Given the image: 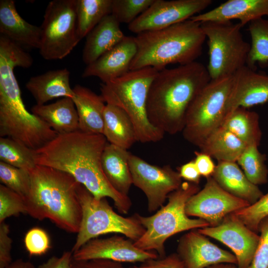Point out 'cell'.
<instances>
[{
    "label": "cell",
    "instance_id": "9a60e30c",
    "mask_svg": "<svg viewBox=\"0 0 268 268\" xmlns=\"http://www.w3.org/2000/svg\"><path fill=\"white\" fill-rule=\"evenodd\" d=\"M201 234L223 243L233 251L238 268H247L252 262L260 237L246 226L232 213L214 227L198 229Z\"/></svg>",
    "mask_w": 268,
    "mask_h": 268
},
{
    "label": "cell",
    "instance_id": "7402d4cb",
    "mask_svg": "<svg viewBox=\"0 0 268 268\" xmlns=\"http://www.w3.org/2000/svg\"><path fill=\"white\" fill-rule=\"evenodd\" d=\"M71 98L78 117L79 130L95 134H103L105 101L100 95L77 84Z\"/></svg>",
    "mask_w": 268,
    "mask_h": 268
},
{
    "label": "cell",
    "instance_id": "6da1fadb",
    "mask_svg": "<svg viewBox=\"0 0 268 268\" xmlns=\"http://www.w3.org/2000/svg\"><path fill=\"white\" fill-rule=\"evenodd\" d=\"M108 141L102 134L77 131L58 134L36 150V162L66 172L97 199L109 197L118 211L126 214L132 206L128 196L117 192L105 176L102 156Z\"/></svg>",
    "mask_w": 268,
    "mask_h": 268
},
{
    "label": "cell",
    "instance_id": "ab89813d",
    "mask_svg": "<svg viewBox=\"0 0 268 268\" xmlns=\"http://www.w3.org/2000/svg\"><path fill=\"white\" fill-rule=\"evenodd\" d=\"M260 239L250 266L247 268H268V216L260 223Z\"/></svg>",
    "mask_w": 268,
    "mask_h": 268
},
{
    "label": "cell",
    "instance_id": "277c9868",
    "mask_svg": "<svg viewBox=\"0 0 268 268\" xmlns=\"http://www.w3.org/2000/svg\"><path fill=\"white\" fill-rule=\"evenodd\" d=\"M30 175V189L24 199L27 214L40 220L48 219L64 231L77 233L82 215L80 183L66 172L40 165Z\"/></svg>",
    "mask_w": 268,
    "mask_h": 268
},
{
    "label": "cell",
    "instance_id": "1f68e13d",
    "mask_svg": "<svg viewBox=\"0 0 268 268\" xmlns=\"http://www.w3.org/2000/svg\"><path fill=\"white\" fill-rule=\"evenodd\" d=\"M36 150L7 137H0V161L13 166L28 170L36 165Z\"/></svg>",
    "mask_w": 268,
    "mask_h": 268
},
{
    "label": "cell",
    "instance_id": "7a4b0ae2",
    "mask_svg": "<svg viewBox=\"0 0 268 268\" xmlns=\"http://www.w3.org/2000/svg\"><path fill=\"white\" fill-rule=\"evenodd\" d=\"M32 64L30 55L21 47L7 40L0 43V136L12 138L36 150L58 134L29 112L23 103L14 69L28 68Z\"/></svg>",
    "mask_w": 268,
    "mask_h": 268
},
{
    "label": "cell",
    "instance_id": "4316f807",
    "mask_svg": "<svg viewBox=\"0 0 268 268\" xmlns=\"http://www.w3.org/2000/svg\"><path fill=\"white\" fill-rule=\"evenodd\" d=\"M131 153L108 142L102 156L104 173L111 186L120 194L128 196L132 177L129 165Z\"/></svg>",
    "mask_w": 268,
    "mask_h": 268
},
{
    "label": "cell",
    "instance_id": "5b68a950",
    "mask_svg": "<svg viewBox=\"0 0 268 268\" xmlns=\"http://www.w3.org/2000/svg\"><path fill=\"white\" fill-rule=\"evenodd\" d=\"M134 37L137 51L130 70L152 67L160 71L169 64L183 65L196 61L206 39L201 23L190 19L142 32Z\"/></svg>",
    "mask_w": 268,
    "mask_h": 268
},
{
    "label": "cell",
    "instance_id": "4fadbf2b",
    "mask_svg": "<svg viewBox=\"0 0 268 268\" xmlns=\"http://www.w3.org/2000/svg\"><path fill=\"white\" fill-rule=\"evenodd\" d=\"M250 205L226 192L211 176L207 178L203 189L188 201L185 211L188 216L202 219L214 227L227 215Z\"/></svg>",
    "mask_w": 268,
    "mask_h": 268
},
{
    "label": "cell",
    "instance_id": "7c38bea8",
    "mask_svg": "<svg viewBox=\"0 0 268 268\" xmlns=\"http://www.w3.org/2000/svg\"><path fill=\"white\" fill-rule=\"evenodd\" d=\"M129 165L133 184L146 196L150 212L163 206L168 195L182 183L179 173L170 165L159 167L152 165L132 153L129 156Z\"/></svg>",
    "mask_w": 268,
    "mask_h": 268
},
{
    "label": "cell",
    "instance_id": "4dcf8cb0",
    "mask_svg": "<svg viewBox=\"0 0 268 268\" xmlns=\"http://www.w3.org/2000/svg\"><path fill=\"white\" fill-rule=\"evenodd\" d=\"M112 5V0H76L77 32L80 40L111 14Z\"/></svg>",
    "mask_w": 268,
    "mask_h": 268
},
{
    "label": "cell",
    "instance_id": "ee69618b",
    "mask_svg": "<svg viewBox=\"0 0 268 268\" xmlns=\"http://www.w3.org/2000/svg\"><path fill=\"white\" fill-rule=\"evenodd\" d=\"M195 154L194 161L201 175L206 178L211 177L216 167L211 157L201 152H195Z\"/></svg>",
    "mask_w": 268,
    "mask_h": 268
},
{
    "label": "cell",
    "instance_id": "2e32d148",
    "mask_svg": "<svg viewBox=\"0 0 268 268\" xmlns=\"http://www.w3.org/2000/svg\"><path fill=\"white\" fill-rule=\"evenodd\" d=\"M154 251H144L136 247L134 242L115 235L106 238L90 240L73 253L72 258L77 261L108 260L120 263H143L157 259Z\"/></svg>",
    "mask_w": 268,
    "mask_h": 268
},
{
    "label": "cell",
    "instance_id": "d590c367",
    "mask_svg": "<svg viewBox=\"0 0 268 268\" xmlns=\"http://www.w3.org/2000/svg\"><path fill=\"white\" fill-rule=\"evenodd\" d=\"M155 0H112L111 14L120 23L128 25L144 12Z\"/></svg>",
    "mask_w": 268,
    "mask_h": 268
},
{
    "label": "cell",
    "instance_id": "5bb4252c",
    "mask_svg": "<svg viewBox=\"0 0 268 268\" xmlns=\"http://www.w3.org/2000/svg\"><path fill=\"white\" fill-rule=\"evenodd\" d=\"M211 3V0H155L128 29L137 34L166 28L200 14Z\"/></svg>",
    "mask_w": 268,
    "mask_h": 268
},
{
    "label": "cell",
    "instance_id": "52a82bcc",
    "mask_svg": "<svg viewBox=\"0 0 268 268\" xmlns=\"http://www.w3.org/2000/svg\"><path fill=\"white\" fill-rule=\"evenodd\" d=\"M199 191L198 185L183 182L178 189L168 195L166 204L154 214L143 216L135 214L145 232L134 242V245L144 251H155L162 258L165 257L164 244L169 238L184 231L209 226L202 219L189 218L185 211L187 202Z\"/></svg>",
    "mask_w": 268,
    "mask_h": 268
},
{
    "label": "cell",
    "instance_id": "cb8c5ba5",
    "mask_svg": "<svg viewBox=\"0 0 268 268\" xmlns=\"http://www.w3.org/2000/svg\"><path fill=\"white\" fill-rule=\"evenodd\" d=\"M69 81L70 72L64 68L49 70L31 77L25 87L35 99L36 104L41 105L59 97L72 98L74 94Z\"/></svg>",
    "mask_w": 268,
    "mask_h": 268
},
{
    "label": "cell",
    "instance_id": "ac0fdd59",
    "mask_svg": "<svg viewBox=\"0 0 268 268\" xmlns=\"http://www.w3.org/2000/svg\"><path fill=\"white\" fill-rule=\"evenodd\" d=\"M268 101V75L246 65L233 75L225 117L237 108L247 109Z\"/></svg>",
    "mask_w": 268,
    "mask_h": 268
},
{
    "label": "cell",
    "instance_id": "74e56055",
    "mask_svg": "<svg viewBox=\"0 0 268 268\" xmlns=\"http://www.w3.org/2000/svg\"><path fill=\"white\" fill-rule=\"evenodd\" d=\"M27 214L24 198L2 184L0 185V223L12 216Z\"/></svg>",
    "mask_w": 268,
    "mask_h": 268
},
{
    "label": "cell",
    "instance_id": "f546056e",
    "mask_svg": "<svg viewBox=\"0 0 268 268\" xmlns=\"http://www.w3.org/2000/svg\"><path fill=\"white\" fill-rule=\"evenodd\" d=\"M259 119L257 113L239 107L225 117L221 126L231 132L247 145L259 146L262 137Z\"/></svg>",
    "mask_w": 268,
    "mask_h": 268
},
{
    "label": "cell",
    "instance_id": "d6a6232c",
    "mask_svg": "<svg viewBox=\"0 0 268 268\" xmlns=\"http://www.w3.org/2000/svg\"><path fill=\"white\" fill-rule=\"evenodd\" d=\"M248 31L251 44L247 66L254 69L257 63L265 65L268 63V18L251 22Z\"/></svg>",
    "mask_w": 268,
    "mask_h": 268
},
{
    "label": "cell",
    "instance_id": "30bf717a",
    "mask_svg": "<svg viewBox=\"0 0 268 268\" xmlns=\"http://www.w3.org/2000/svg\"><path fill=\"white\" fill-rule=\"evenodd\" d=\"M201 25L207 39L206 67L211 79L233 75L247 65L251 45L245 40L239 22L207 21Z\"/></svg>",
    "mask_w": 268,
    "mask_h": 268
},
{
    "label": "cell",
    "instance_id": "f1b7e54d",
    "mask_svg": "<svg viewBox=\"0 0 268 268\" xmlns=\"http://www.w3.org/2000/svg\"><path fill=\"white\" fill-rule=\"evenodd\" d=\"M247 145L222 126L209 134L199 146L201 152L219 162L237 161Z\"/></svg>",
    "mask_w": 268,
    "mask_h": 268
},
{
    "label": "cell",
    "instance_id": "603a6c76",
    "mask_svg": "<svg viewBox=\"0 0 268 268\" xmlns=\"http://www.w3.org/2000/svg\"><path fill=\"white\" fill-rule=\"evenodd\" d=\"M120 23L111 14L105 16L86 36L82 60L87 66L97 60L126 36Z\"/></svg>",
    "mask_w": 268,
    "mask_h": 268
},
{
    "label": "cell",
    "instance_id": "d4e9b609",
    "mask_svg": "<svg viewBox=\"0 0 268 268\" xmlns=\"http://www.w3.org/2000/svg\"><path fill=\"white\" fill-rule=\"evenodd\" d=\"M224 190L250 204L263 196L258 186L251 183L234 162H219L212 176Z\"/></svg>",
    "mask_w": 268,
    "mask_h": 268
},
{
    "label": "cell",
    "instance_id": "8d00e7d4",
    "mask_svg": "<svg viewBox=\"0 0 268 268\" xmlns=\"http://www.w3.org/2000/svg\"><path fill=\"white\" fill-rule=\"evenodd\" d=\"M232 213L251 230L258 231L261 222L268 216V193L255 203Z\"/></svg>",
    "mask_w": 268,
    "mask_h": 268
},
{
    "label": "cell",
    "instance_id": "bcb514c9",
    "mask_svg": "<svg viewBox=\"0 0 268 268\" xmlns=\"http://www.w3.org/2000/svg\"><path fill=\"white\" fill-rule=\"evenodd\" d=\"M179 173L181 178L187 182L199 184L201 175L194 160L190 161L182 165L180 168Z\"/></svg>",
    "mask_w": 268,
    "mask_h": 268
},
{
    "label": "cell",
    "instance_id": "b9f144b4",
    "mask_svg": "<svg viewBox=\"0 0 268 268\" xmlns=\"http://www.w3.org/2000/svg\"><path fill=\"white\" fill-rule=\"evenodd\" d=\"M138 268H185L184 265L177 254H171L159 259L146 261Z\"/></svg>",
    "mask_w": 268,
    "mask_h": 268
},
{
    "label": "cell",
    "instance_id": "9c48e42d",
    "mask_svg": "<svg viewBox=\"0 0 268 268\" xmlns=\"http://www.w3.org/2000/svg\"><path fill=\"white\" fill-rule=\"evenodd\" d=\"M233 83V75L211 79L190 104L182 131L184 138L199 146L205 138L220 127Z\"/></svg>",
    "mask_w": 268,
    "mask_h": 268
},
{
    "label": "cell",
    "instance_id": "7bdbcfd3",
    "mask_svg": "<svg viewBox=\"0 0 268 268\" xmlns=\"http://www.w3.org/2000/svg\"><path fill=\"white\" fill-rule=\"evenodd\" d=\"M70 268H138V267H126L122 263L108 260L77 261L72 258Z\"/></svg>",
    "mask_w": 268,
    "mask_h": 268
},
{
    "label": "cell",
    "instance_id": "836d02e7",
    "mask_svg": "<svg viewBox=\"0 0 268 268\" xmlns=\"http://www.w3.org/2000/svg\"><path fill=\"white\" fill-rule=\"evenodd\" d=\"M258 147L247 145L237 160L248 179L257 186L266 183L268 174L265 163L266 156L259 151Z\"/></svg>",
    "mask_w": 268,
    "mask_h": 268
},
{
    "label": "cell",
    "instance_id": "e0dca14e",
    "mask_svg": "<svg viewBox=\"0 0 268 268\" xmlns=\"http://www.w3.org/2000/svg\"><path fill=\"white\" fill-rule=\"evenodd\" d=\"M193 230L180 238L177 246V254L185 268H206L221 263L237 265L234 254L217 247L198 230Z\"/></svg>",
    "mask_w": 268,
    "mask_h": 268
},
{
    "label": "cell",
    "instance_id": "60d3db41",
    "mask_svg": "<svg viewBox=\"0 0 268 268\" xmlns=\"http://www.w3.org/2000/svg\"><path fill=\"white\" fill-rule=\"evenodd\" d=\"M9 226L4 221L0 223V268H5L12 263V239Z\"/></svg>",
    "mask_w": 268,
    "mask_h": 268
},
{
    "label": "cell",
    "instance_id": "44dd1931",
    "mask_svg": "<svg viewBox=\"0 0 268 268\" xmlns=\"http://www.w3.org/2000/svg\"><path fill=\"white\" fill-rule=\"evenodd\" d=\"M0 33L23 49L40 47V26L21 17L12 0H0Z\"/></svg>",
    "mask_w": 268,
    "mask_h": 268
},
{
    "label": "cell",
    "instance_id": "3957f363",
    "mask_svg": "<svg viewBox=\"0 0 268 268\" xmlns=\"http://www.w3.org/2000/svg\"><path fill=\"white\" fill-rule=\"evenodd\" d=\"M210 80L207 67L197 61L159 71L148 92L150 122L164 134L182 132L190 104Z\"/></svg>",
    "mask_w": 268,
    "mask_h": 268
},
{
    "label": "cell",
    "instance_id": "83f0119b",
    "mask_svg": "<svg viewBox=\"0 0 268 268\" xmlns=\"http://www.w3.org/2000/svg\"><path fill=\"white\" fill-rule=\"evenodd\" d=\"M107 141L128 150L137 141L134 125L121 108L106 104L104 111L103 134Z\"/></svg>",
    "mask_w": 268,
    "mask_h": 268
},
{
    "label": "cell",
    "instance_id": "7dc6e473",
    "mask_svg": "<svg viewBox=\"0 0 268 268\" xmlns=\"http://www.w3.org/2000/svg\"><path fill=\"white\" fill-rule=\"evenodd\" d=\"M5 268H37L30 262L23 259H17Z\"/></svg>",
    "mask_w": 268,
    "mask_h": 268
},
{
    "label": "cell",
    "instance_id": "ba28073f",
    "mask_svg": "<svg viewBox=\"0 0 268 268\" xmlns=\"http://www.w3.org/2000/svg\"><path fill=\"white\" fill-rule=\"evenodd\" d=\"M82 208L79 230L71 252L78 250L91 239L108 233H120L136 241L145 233V229L135 215L125 217L116 213L106 198L97 199L82 185L78 188Z\"/></svg>",
    "mask_w": 268,
    "mask_h": 268
},
{
    "label": "cell",
    "instance_id": "ffe728a7",
    "mask_svg": "<svg viewBox=\"0 0 268 268\" xmlns=\"http://www.w3.org/2000/svg\"><path fill=\"white\" fill-rule=\"evenodd\" d=\"M265 16L268 18V0H228L212 9L193 16L190 19L200 23L238 19L243 26Z\"/></svg>",
    "mask_w": 268,
    "mask_h": 268
},
{
    "label": "cell",
    "instance_id": "e575fe53",
    "mask_svg": "<svg viewBox=\"0 0 268 268\" xmlns=\"http://www.w3.org/2000/svg\"><path fill=\"white\" fill-rule=\"evenodd\" d=\"M0 181L2 185L24 199L30 189V171L0 161Z\"/></svg>",
    "mask_w": 268,
    "mask_h": 268
},
{
    "label": "cell",
    "instance_id": "f35d334b",
    "mask_svg": "<svg viewBox=\"0 0 268 268\" xmlns=\"http://www.w3.org/2000/svg\"><path fill=\"white\" fill-rule=\"evenodd\" d=\"M24 241L27 251L32 256L45 254L51 247L48 233L39 227L30 229L26 233Z\"/></svg>",
    "mask_w": 268,
    "mask_h": 268
},
{
    "label": "cell",
    "instance_id": "d6986e66",
    "mask_svg": "<svg viewBox=\"0 0 268 268\" xmlns=\"http://www.w3.org/2000/svg\"><path fill=\"white\" fill-rule=\"evenodd\" d=\"M136 51L134 37L125 36L113 48L87 65L82 77H97L102 83L117 78L130 70V66Z\"/></svg>",
    "mask_w": 268,
    "mask_h": 268
},
{
    "label": "cell",
    "instance_id": "f6af8a7d",
    "mask_svg": "<svg viewBox=\"0 0 268 268\" xmlns=\"http://www.w3.org/2000/svg\"><path fill=\"white\" fill-rule=\"evenodd\" d=\"M73 253L65 251L60 257L53 256L37 268H70Z\"/></svg>",
    "mask_w": 268,
    "mask_h": 268
},
{
    "label": "cell",
    "instance_id": "8fae6325",
    "mask_svg": "<svg viewBox=\"0 0 268 268\" xmlns=\"http://www.w3.org/2000/svg\"><path fill=\"white\" fill-rule=\"evenodd\" d=\"M76 0H53L45 11L39 48L47 60L67 57L81 40L77 32Z\"/></svg>",
    "mask_w": 268,
    "mask_h": 268
},
{
    "label": "cell",
    "instance_id": "c3c4849f",
    "mask_svg": "<svg viewBox=\"0 0 268 268\" xmlns=\"http://www.w3.org/2000/svg\"><path fill=\"white\" fill-rule=\"evenodd\" d=\"M206 268H238L237 265L233 264L221 263L211 265Z\"/></svg>",
    "mask_w": 268,
    "mask_h": 268
},
{
    "label": "cell",
    "instance_id": "8992f818",
    "mask_svg": "<svg viewBox=\"0 0 268 268\" xmlns=\"http://www.w3.org/2000/svg\"><path fill=\"white\" fill-rule=\"evenodd\" d=\"M158 71L152 67L130 70L101 84L100 95L105 102L121 108L128 114L137 141L142 143L159 141L165 134L151 124L146 111L148 90Z\"/></svg>",
    "mask_w": 268,
    "mask_h": 268
},
{
    "label": "cell",
    "instance_id": "484cf974",
    "mask_svg": "<svg viewBox=\"0 0 268 268\" xmlns=\"http://www.w3.org/2000/svg\"><path fill=\"white\" fill-rule=\"evenodd\" d=\"M31 111L58 134L79 130L78 114L71 98H62L49 104H36L31 108Z\"/></svg>",
    "mask_w": 268,
    "mask_h": 268
}]
</instances>
